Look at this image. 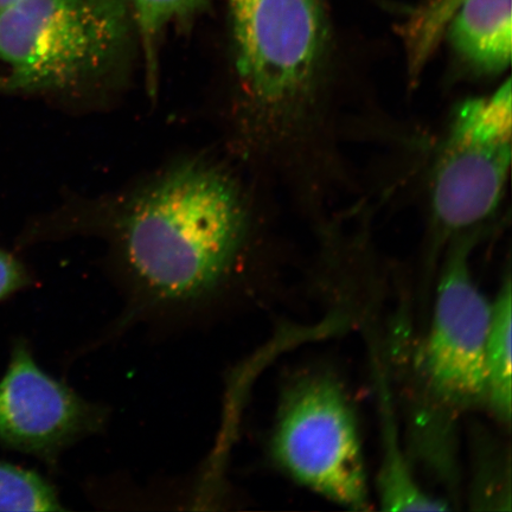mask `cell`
Returning a JSON list of instances; mask_svg holds the SVG:
<instances>
[{
    "label": "cell",
    "instance_id": "8",
    "mask_svg": "<svg viewBox=\"0 0 512 512\" xmlns=\"http://www.w3.org/2000/svg\"><path fill=\"white\" fill-rule=\"evenodd\" d=\"M512 0H459L450 21V41L467 64L496 74L510 66Z\"/></svg>",
    "mask_w": 512,
    "mask_h": 512
},
{
    "label": "cell",
    "instance_id": "1",
    "mask_svg": "<svg viewBox=\"0 0 512 512\" xmlns=\"http://www.w3.org/2000/svg\"><path fill=\"white\" fill-rule=\"evenodd\" d=\"M245 232L238 191L221 172L191 163L160 179L121 224L125 307L111 335L219 319L240 298Z\"/></svg>",
    "mask_w": 512,
    "mask_h": 512
},
{
    "label": "cell",
    "instance_id": "3",
    "mask_svg": "<svg viewBox=\"0 0 512 512\" xmlns=\"http://www.w3.org/2000/svg\"><path fill=\"white\" fill-rule=\"evenodd\" d=\"M272 458L298 483L349 509L369 507L366 460L354 408L331 376H305L281 400Z\"/></svg>",
    "mask_w": 512,
    "mask_h": 512
},
{
    "label": "cell",
    "instance_id": "2",
    "mask_svg": "<svg viewBox=\"0 0 512 512\" xmlns=\"http://www.w3.org/2000/svg\"><path fill=\"white\" fill-rule=\"evenodd\" d=\"M133 18L126 0H16L0 9V93L63 91L124 57Z\"/></svg>",
    "mask_w": 512,
    "mask_h": 512
},
{
    "label": "cell",
    "instance_id": "4",
    "mask_svg": "<svg viewBox=\"0 0 512 512\" xmlns=\"http://www.w3.org/2000/svg\"><path fill=\"white\" fill-rule=\"evenodd\" d=\"M512 94L508 79L495 93L469 99L452 120L432 183L441 228L476 226L501 201L511 164Z\"/></svg>",
    "mask_w": 512,
    "mask_h": 512
},
{
    "label": "cell",
    "instance_id": "7",
    "mask_svg": "<svg viewBox=\"0 0 512 512\" xmlns=\"http://www.w3.org/2000/svg\"><path fill=\"white\" fill-rule=\"evenodd\" d=\"M492 304L472 279L465 247L447 261L435 299L425 364L435 394L467 408L486 402Z\"/></svg>",
    "mask_w": 512,
    "mask_h": 512
},
{
    "label": "cell",
    "instance_id": "13",
    "mask_svg": "<svg viewBox=\"0 0 512 512\" xmlns=\"http://www.w3.org/2000/svg\"><path fill=\"white\" fill-rule=\"evenodd\" d=\"M16 2V0H0V9L5 8L6 5Z\"/></svg>",
    "mask_w": 512,
    "mask_h": 512
},
{
    "label": "cell",
    "instance_id": "10",
    "mask_svg": "<svg viewBox=\"0 0 512 512\" xmlns=\"http://www.w3.org/2000/svg\"><path fill=\"white\" fill-rule=\"evenodd\" d=\"M134 28L144 44L150 85L156 80V47L162 32L170 24L184 21L207 8L209 0H126Z\"/></svg>",
    "mask_w": 512,
    "mask_h": 512
},
{
    "label": "cell",
    "instance_id": "12",
    "mask_svg": "<svg viewBox=\"0 0 512 512\" xmlns=\"http://www.w3.org/2000/svg\"><path fill=\"white\" fill-rule=\"evenodd\" d=\"M29 284L28 273L14 256L0 249V300Z\"/></svg>",
    "mask_w": 512,
    "mask_h": 512
},
{
    "label": "cell",
    "instance_id": "9",
    "mask_svg": "<svg viewBox=\"0 0 512 512\" xmlns=\"http://www.w3.org/2000/svg\"><path fill=\"white\" fill-rule=\"evenodd\" d=\"M511 283L508 278L492 303L486 344V402L503 422L511 418Z\"/></svg>",
    "mask_w": 512,
    "mask_h": 512
},
{
    "label": "cell",
    "instance_id": "6",
    "mask_svg": "<svg viewBox=\"0 0 512 512\" xmlns=\"http://www.w3.org/2000/svg\"><path fill=\"white\" fill-rule=\"evenodd\" d=\"M110 412L37 366L18 343L0 381V441L57 463L64 451L105 430Z\"/></svg>",
    "mask_w": 512,
    "mask_h": 512
},
{
    "label": "cell",
    "instance_id": "5",
    "mask_svg": "<svg viewBox=\"0 0 512 512\" xmlns=\"http://www.w3.org/2000/svg\"><path fill=\"white\" fill-rule=\"evenodd\" d=\"M238 70L261 105L280 108L316 78L325 44L319 0H228Z\"/></svg>",
    "mask_w": 512,
    "mask_h": 512
},
{
    "label": "cell",
    "instance_id": "11",
    "mask_svg": "<svg viewBox=\"0 0 512 512\" xmlns=\"http://www.w3.org/2000/svg\"><path fill=\"white\" fill-rule=\"evenodd\" d=\"M59 492L36 472L0 462V511H64Z\"/></svg>",
    "mask_w": 512,
    "mask_h": 512
}]
</instances>
